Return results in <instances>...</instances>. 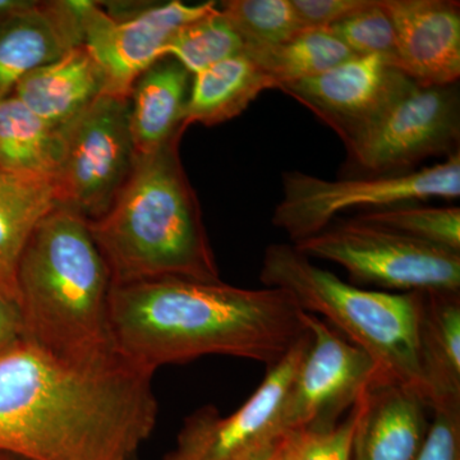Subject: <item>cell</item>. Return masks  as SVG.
<instances>
[{"label":"cell","instance_id":"25","mask_svg":"<svg viewBox=\"0 0 460 460\" xmlns=\"http://www.w3.org/2000/svg\"><path fill=\"white\" fill-rule=\"evenodd\" d=\"M460 253V208L419 204L394 206L352 217Z\"/></svg>","mask_w":460,"mask_h":460},{"label":"cell","instance_id":"16","mask_svg":"<svg viewBox=\"0 0 460 460\" xmlns=\"http://www.w3.org/2000/svg\"><path fill=\"white\" fill-rule=\"evenodd\" d=\"M429 410L416 387L377 381L361 399L352 460H416L428 438Z\"/></svg>","mask_w":460,"mask_h":460},{"label":"cell","instance_id":"11","mask_svg":"<svg viewBox=\"0 0 460 460\" xmlns=\"http://www.w3.org/2000/svg\"><path fill=\"white\" fill-rule=\"evenodd\" d=\"M305 323L311 344L287 395L290 432L335 428L375 383L389 378L362 348L317 314L305 313Z\"/></svg>","mask_w":460,"mask_h":460},{"label":"cell","instance_id":"31","mask_svg":"<svg viewBox=\"0 0 460 460\" xmlns=\"http://www.w3.org/2000/svg\"><path fill=\"white\" fill-rule=\"evenodd\" d=\"M25 341V326L16 301L0 295V354Z\"/></svg>","mask_w":460,"mask_h":460},{"label":"cell","instance_id":"15","mask_svg":"<svg viewBox=\"0 0 460 460\" xmlns=\"http://www.w3.org/2000/svg\"><path fill=\"white\" fill-rule=\"evenodd\" d=\"M90 2L50 0L0 20V100L21 78L84 45V17Z\"/></svg>","mask_w":460,"mask_h":460},{"label":"cell","instance_id":"10","mask_svg":"<svg viewBox=\"0 0 460 460\" xmlns=\"http://www.w3.org/2000/svg\"><path fill=\"white\" fill-rule=\"evenodd\" d=\"M136 157L128 98L102 93L65 128V150L51 180L56 206L87 222L99 219L119 195Z\"/></svg>","mask_w":460,"mask_h":460},{"label":"cell","instance_id":"23","mask_svg":"<svg viewBox=\"0 0 460 460\" xmlns=\"http://www.w3.org/2000/svg\"><path fill=\"white\" fill-rule=\"evenodd\" d=\"M278 87L307 80L356 57L329 30H305L283 44L244 51Z\"/></svg>","mask_w":460,"mask_h":460},{"label":"cell","instance_id":"24","mask_svg":"<svg viewBox=\"0 0 460 460\" xmlns=\"http://www.w3.org/2000/svg\"><path fill=\"white\" fill-rule=\"evenodd\" d=\"M244 50L243 39L217 5L174 33L166 48V57L174 58L195 75Z\"/></svg>","mask_w":460,"mask_h":460},{"label":"cell","instance_id":"5","mask_svg":"<svg viewBox=\"0 0 460 460\" xmlns=\"http://www.w3.org/2000/svg\"><path fill=\"white\" fill-rule=\"evenodd\" d=\"M260 280L286 290L304 313L320 314L362 348L387 377L416 387L425 396L419 361L423 292H376L345 283L292 243L266 248Z\"/></svg>","mask_w":460,"mask_h":460},{"label":"cell","instance_id":"13","mask_svg":"<svg viewBox=\"0 0 460 460\" xmlns=\"http://www.w3.org/2000/svg\"><path fill=\"white\" fill-rule=\"evenodd\" d=\"M414 84L384 58L356 56L325 74L278 90L307 108L347 147Z\"/></svg>","mask_w":460,"mask_h":460},{"label":"cell","instance_id":"26","mask_svg":"<svg viewBox=\"0 0 460 460\" xmlns=\"http://www.w3.org/2000/svg\"><path fill=\"white\" fill-rule=\"evenodd\" d=\"M219 8L243 39L244 51L275 47L305 31L292 0H226Z\"/></svg>","mask_w":460,"mask_h":460},{"label":"cell","instance_id":"4","mask_svg":"<svg viewBox=\"0 0 460 460\" xmlns=\"http://www.w3.org/2000/svg\"><path fill=\"white\" fill-rule=\"evenodd\" d=\"M183 135L137 155L113 205L89 222L113 286L157 279L220 280L198 195L181 165Z\"/></svg>","mask_w":460,"mask_h":460},{"label":"cell","instance_id":"34","mask_svg":"<svg viewBox=\"0 0 460 460\" xmlns=\"http://www.w3.org/2000/svg\"><path fill=\"white\" fill-rule=\"evenodd\" d=\"M283 449H284V447H283ZM271 460H284L283 450H281V452L279 454H278V456H275L274 459H271Z\"/></svg>","mask_w":460,"mask_h":460},{"label":"cell","instance_id":"12","mask_svg":"<svg viewBox=\"0 0 460 460\" xmlns=\"http://www.w3.org/2000/svg\"><path fill=\"white\" fill-rule=\"evenodd\" d=\"M217 2L181 0L142 5L123 18L109 16L102 3L90 2L84 17V45L104 77V93L128 98L138 75L166 57L174 33L205 16Z\"/></svg>","mask_w":460,"mask_h":460},{"label":"cell","instance_id":"28","mask_svg":"<svg viewBox=\"0 0 460 460\" xmlns=\"http://www.w3.org/2000/svg\"><path fill=\"white\" fill-rule=\"evenodd\" d=\"M361 399L335 428L292 432L284 445V460H352L353 436Z\"/></svg>","mask_w":460,"mask_h":460},{"label":"cell","instance_id":"19","mask_svg":"<svg viewBox=\"0 0 460 460\" xmlns=\"http://www.w3.org/2000/svg\"><path fill=\"white\" fill-rule=\"evenodd\" d=\"M419 361L431 411L460 407V290L423 292Z\"/></svg>","mask_w":460,"mask_h":460},{"label":"cell","instance_id":"22","mask_svg":"<svg viewBox=\"0 0 460 460\" xmlns=\"http://www.w3.org/2000/svg\"><path fill=\"white\" fill-rule=\"evenodd\" d=\"M65 128L50 126L14 95L0 100V169L53 180Z\"/></svg>","mask_w":460,"mask_h":460},{"label":"cell","instance_id":"18","mask_svg":"<svg viewBox=\"0 0 460 460\" xmlns=\"http://www.w3.org/2000/svg\"><path fill=\"white\" fill-rule=\"evenodd\" d=\"M192 75L172 57L162 58L138 75L128 95L129 127L137 155L153 153L189 129L184 111Z\"/></svg>","mask_w":460,"mask_h":460},{"label":"cell","instance_id":"21","mask_svg":"<svg viewBox=\"0 0 460 460\" xmlns=\"http://www.w3.org/2000/svg\"><path fill=\"white\" fill-rule=\"evenodd\" d=\"M277 84L247 54L230 57L192 75L184 126L213 127L243 113L251 102Z\"/></svg>","mask_w":460,"mask_h":460},{"label":"cell","instance_id":"32","mask_svg":"<svg viewBox=\"0 0 460 460\" xmlns=\"http://www.w3.org/2000/svg\"><path fill=\"white\" fill-rule=\"evenodd\" d=\"M38 0H0V20L13 16L36 4Z\"/></svg>","mask_w":460,"mask_h":460},{"label":"cell","instance_id":"7","mask_svg":"<svg viewBox=\"0 0 460 460\" xmlns=\"http://www.w3.org/2000/svg\"><path fill=\"white\" fill-rule=\"evenodd\" d=\"M293 246L337 263L357 284L396 293L460 290V253L358 220L330 224Z\"/></svg>","mask_w":460,"mask_h":460},{"label":"cell","instance_id":"20","mask_svg":"<svg viewBox=\"0 0 460 460\" xmlns=\"http://www.w3.org/2000/svg\"><path fill=\"white\" fill-rule=\"evenodd\" d=\"M54 208L51 180L0 169V295L17 304L18 261L35 226Z\"/></svg>","mask_w":460,"mask_h":460},{"label":"cell","instance_id":"9","mask_svg":"<svg viewBox=\"0 0 460 460\" xmlns=\"http://www.w3.org/2000/svg\"><path fill=\"white\" fill-rule=\"evenodd\" d=\"M459 84H414L345 147L344 178L393 177L431 156L459 153Z\"/></svg>","mask_w":460,"mask_h":460},{"label":"cell","instance_id":"2","mask_svg":"<svg viewBox=\"0 0 460 460\" xmlns=\"http://www.w3.org/2000/svg\"><path fill=\"white\" fill-rule=\"evenodd\" d=\"M111 325L118 353L155 374L204 356L252 359L271 367L307 332L305 313L279 288L157 279L117 284Z\"/></svg>","mask_w":460,"mask_h":460},{"label":"cell","instance_id":"33","mask_svg":"<svg viewBox=\"0 0 460 460\" xmlns=\"http://www.w3.org/2000/svg\"><path fill=\"white\" fill-rule=\"evenodd\" d=\"M0 460H23L21 458H18L16 456H12V454L2 452L0 450Z\"/></svg>","mask_w":460,"mask_h":460},{"label":"cell","instance_id":"1","mask_svg":"<svg viewBox=\"0 0 460 460\" xmlns=\"http://www.w3.org/2000/svg\"><path fill=\"white\" fill-rule=\"evenodd\" d=\"M154 374L75 363L20 341L0 354V450L23 460H133L157 420Z\"/></svg>","mask_w":460,"mask_h":460},{"label":"cell","instance_id":"6","mask_svg":"<svg viewBox=\"0 0 460 460\" xmlns=\"http://www.w3.org/2000/svg\"><path fill=\"white\" fill-rule=\"evenodd\" d=\"M281 184L283 198L271 223L295 244L323 232L345 211L367 213L431 199H458L460 151L438 164L393 177L328 181L289 171L281 174Z\"/></svg>","mask_w":460,"mask_h":460},{"label":"cell","instance_id":"3","mask_svg":"<svg viewBox=\"0 0 460 460\" xmlns=\"http://www.w3.org/2000/svg\"><path fill=\"white\" fill-rule=\"evenodd\" d=\"M113 277L80 215L56 208L35 226L17 268L25 339L58 358H122L111 325Z\"/></svg>","mask_w":460,"mask_h":460},{"label":"cell","instance_id":"30","mask_svg":"<svg viewBox=\"0 0 460 460\" xmlns=\"http://www.w3.org/2000/svg\"><path fill=\"white\" fill-rule=\"evenodd\" d=\"M372 0H292L304 30H328L368 7Z\"/></svg>","mask_w":460,"mask_h":460},{"label":"cell","instance_id":"17","mask_svg":"<svg viewBox=\"0 0 460 460\" xmlns=\"http://www.w3.org/2000/svg\"><path fill=\"white\" fill-rule=\"evenodd\" d=\"M104 77L84 45L21 78L12 95L57 128H65L104 93Z\"/></svg>","mask_w":460,"mask_h":460},{"label":"cell","instance_id":"27","mask_svg":"<svg viewBox=\"0 0 460 460\" xmlns=\"http://www.w3.org/2000/svg\"><path fill=\"white\" fill-rule=\"evenodd\" d=\"M328 30L356 56L381 57L396 66L394 26L380 0H372L368 7Z\"/></svg>","mask_w":460,"mask_h":460},{"label":"cell","instance_id":"8","mask_svg":"<svg viewBox=\"0 0 460 460\" xmlns=\"http://www.w3.org/2000/svg\"><path fill=\"white\" fill-rule=\"evenodd\" d=\"M311 344L307 332L234 413L222 416L206 405L184 420L174 447L164 460H271L283 450L290 429L286 401L296 372Z\"/></svg>","mask_w":460,"mask_h":460},{"label":"cell","instance_id":"14","mask_svg":"<svg viewBox=\"0 0 460 460\" xmlns=\"http://www.w3.org/2000/svg\"><path fill=\"white\" fill-rule=\"evenodd\" d=\"M395 31L396 68L419 86H447L460 77V3L380 0Z\"/></svg>","mask_w":460,"mask_h":460},{"label":"cell","instance_id":"29","mask_svg":"<svg viewBox=\"0 0 460 460\" xmlns=\"http://www.w3.org/2000/svg\"><path fill=\"white\" fill-rule=\"evenodd\" d=\"M428 438L416 460H460V407L432 411Z\"/></svg>","mask_w":460,"mask_h":460}]
</instances>
